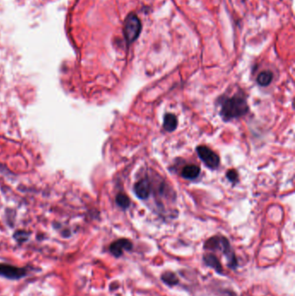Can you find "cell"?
<instances>
[{
  "instance_id": "obj_1",
  "label": "cell",
  "mask_w": 295,
  "mask_h": 296,
  "mask_svg": "<svg viewBox=\"0 0 295 296\" xmlns=\"http://www.w3.org/2000/svg\"><path fill=\"white\" fill-rule=\"evenodd\" d=\"M248 111L247 101L241 96H235L224 99L222 102L221 116L225 120L239 118L246 115Z\"/></svg>"
},
{
  "instance_id": "obj_2",
  "label": "cell",
  "mask_w": 295,
  "mask_h": 296,
  "mask_svg": "<svg viewBox=\"0 0 295 296\" xmlns=\"http://www.w3.org/2000/svg\"><path fill=\"white\" fill-rule=\"evenodd\" d=\"M141 32V23L139 17L134 13L129 14L125 21L124 35L127 45H131L139 38Z\"/></svg>"
},
{
  "instance_id": "obj_3",
  "label": "cell",
  "mask_w": 295,
  "mask_h": 296,
  "mask_svg": "<svg viewBox=\"0 0 295 296\" xmlns=\"http://www.w3.org/2000/svg\"><path fill=\"white\" fill-rule=\"evenodd\" d=\"M28 273V267H17L10 263L0 262V277L11 281H17L27 276Z\"/></svg>"
},
{
  "instance_id": "obj_4",
  "label": "cell",
  "mask_w": 295,
  "mask_h": 296,
  "mask_svg": "<svg viewBox=\"0 0 295 296\" xmlns=\"http://www.w3.org/2000/svg\"><path fill=\"white\" fill-rule=\"evenodd\" d=\"M197 153L201 160L204 162L209 168L216 169L219 166L220 159L216 153L205 146H199L197 147Z\"/></svg>"
},
{
  "instance_id": "obj_5",
  "label": "cell",
  "mask_w": 295,
  "mask_h": 296,
  "mask_svg": "<svg viewBox=\"0 0 295 296\" xmlns=\"http://www.w3.org/2000/svg\"><path fill=\"white\" fill-rule=\"evenodd\" d=\"M132 248V243L128 239H119L116 242L111 243V245L109 247V251L111 252L115 257L119 258L125 250L129 251Z\"/></svg>"
},
{
  "instance_id": "obj_6",
  "label": "cell",
  "mask_w": 295,
  "mask_h": 296,
  "mask_svg": "<svg viewBox=\"0 0 295 296\" xmlns=\"http://www.w3.org/2000/svg\"><path fill=\"white\" fill-rule=\"evenodd\" d=\"M134 191L138 197L141 199H146L149 197L151 192V185L147 179H141L134 185Z\"/></svg>"
},
{
  "instance_id": "obj_7",
  "label": "cell",
  "mask_w": 295,
  "mask_h": 296,
  "mask_svg": "<svg viewBox=\"0 0 295 296\" xmlns=\"http://www.w3.org/2000/svg\"><path fill=\"white\" fill-rule=\"evenodd\" d=\"M200 174V168L196 165H189L183 167L181 175L186 179H194L197 178Z\"/></svg>"
},
{
  "instance_id": "obj_8",
  "label": "cell",
  "mask_w": 295,
  "mask_h": 296,
  "mask_svg": "<svg viewBox=\"0 0 295 296\" xmlns=\"http://www.w3.org/2000/svg\"><path fill=\"white\" fill-rule=\"evenodd\" d=\"M204 260L206 265L215 269L217 272H223V267L221 265L220 262L216 255H212V254L204 255Z\"/></svg>"
},
{
  "instance_id": "obj_9",
  "label": "cell",
  "mask_w": 295,
  "mask_h": 296,
  "mask_svg": "<svg viewBox=\"0 0 295 296\" xmlns=\"http://www.w3.org/2000/svg\"><path fill=\"white\" fill-rule=\"evenodd\" d=\"M177 126V119L176 116L172 114L166 115L164 119V129L167 132H173L176 129Z\"/></svg>"
},
{
  "instance_id": "obj_10",
  "label": "cell",
  "mask_w": 295,
  "mask_h": 296,
  "mask_svg": "<svg viewBox=\"0 0 295 296\" xmlns=\"http://www.w3.org/2000/svg\"><path fill=\"white\" fill-rule=\"evenodd\" d=\"M273 80V73L270 71H262L259 74L257 77V82L259 85L266 87L271 83Z\"/></svg>"
},
{
  "instance_id": "obj_11",
  "label": "cell",
  "mask_w": 295,
  "mask_h": 296,
  "mask_svg": "<svg viewBox=\"0 0 295 296\" xmlns=\"http://www.w3.org/2000/svg\"><path fill=\"white\" fill-rule=\"evenodd\" d=\"M161 279H162L164 283L167 284V285H169V286H174L178 283V278L177 277L174 273L171 272V271H167V272L164 273L162 276H161Z\"/></svg>"
},
{
  "instance_id": "obj_12",
  "label": "cell",
  "mask_w": 295,
  "mask_h": 296,
  "mask_svg": "<svg viewBox=\"0 0 295 296\" xmlns=\"http://www.w3.org/2000/svg\"><path fill=\"white\" fill-rule=\"evenodd\" d=\"M116 203L119 205V207L123 208V209H126V208L130 206V199L126 195L122 194V193L117 195Z\"/></svg>"
},
{
  "instance_id": "obj_13",
  "label": "cell",
  "mask_w": 295,
  "mask_h": 296,
  "mask_svg": "<svg viewBox=\"0 0 295 296\" xmlns=\"http://www.w3.org/2000/svg\"><path fill=\"white\" fill-rule=\"evenodd\" d=\"M29 233L24 231H18L14 234V238L17 242H24L29 238Z\"/></svg>"
},
{
  "instance_id": "obj_14",
  "label": "cell",
  "mask_w": 295,
  "mask_h": 296,
  "mask_svg": "<svg viewBox=\"0 0 295 296\" xmlns=\"http://www.w3.org/2000/svg\"><path fill=\"white\" fill-rule=\"evenodd\" d=\"M227 178L230 180L232 181V182H236V181L237 180V173L235 170L229 171L227 174Z\"/></svg>"
}]
</instances>
